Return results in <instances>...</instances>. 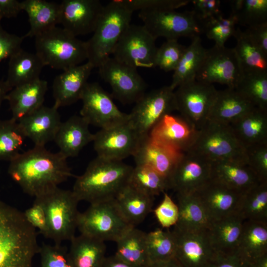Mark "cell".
Returning a JSON list of instances; mask_svg holds the SVG:
<instances>
[{"instance_id":"e575fe53","label":"cell","mask_w":267,"mask_h":267,"mask_svg":"<svg viewBox=\"0 0 267 267\" xmlns=\"http://www.w3.org/2000/svg\"><path fill=\"white\" fill-rule=\"evenodd\" d=\"M179 216L176 225L184 231L207 230L212 222L197 194H177Z\"/></svg>"},{"instance_id":"4dcf8cb0","label":"cell","mask_w":267,"mask_h":267,"mask_svg":"<svg viewBox=\"0 0 267 267\" xmlns=\"http://www.w3.org/2000/svg\"><path fill=\"white\" fill-rule=\"evenodd\" d=\"M22 3L30 24L24 38L35 37L59 24V4L44 0H25Z\"/></svg>"},{"instance_id":"4fadbf2b","label":"cell","mask_w":267,"mask_h":267,"mask_svg":"<svg viewBox=\"0 0 267 267\" xmlns=\"http://www.w3.org/2000/svg\"><path fill=\"white\" fill-rule=\"evenodd\" d=\"M80 116L89 124L101 129L126 123L129 114L121 111L112 96L97 83H89L81 98Z\"/></svg>"},{"instance_id":"f546056e","label":"cell","mask_w":267,"mask_h":267,"mask_svg":"<svg viewBox=\"0 0 267 267\" xmlns=\"http://www.w3.org/2000/svg\"><path fill=\"white\" fill-rule=\"evenodd\" d=\"M255 106L235 89L218 90L207 120L229 125Z\"/></svg>"},{"instance_id":"f907efd6","label":"cell","mask_w":267,"mask_h":267,"mask_svg":"<svg viewBox=\"0 0 267 267\" xmlns=\"http://www.w3.org/2000/svg\"><path fill=\"white\" fill-rule=\"evenodd\" d=\"M128 8L134 11L174 9L188 4L189 0H121Z\"/></svg>"},{"instance_id":"7402d4cb","label":"cell","mask_w":267,"mask_h":267,"mask_svg":"<svg viewBox=\"0 0 267 267\" xmlns=\"http://www.w3.org/2000/svg\"><path fill=\"white\" fill-rule=\"evenodd\" d=\"M58 109L54 105H43L18 121L26 138L31 139L35 146L45 147L54 140L61 123Z\"/></svg>"},{"instance_id":"bcb514c9","label":"cell","mask_w":267,"mask_h":267,"mask_svg":"<svg viewBox=\"0 0 267 267\" xmlns=\"http://www.w3.org/2000/svg\"><path fill=\"white\" fill-rule=\"evenodd\" d=\"M236 24L232 15L225 17L221 12L205 23L203 29L207 38L215 42V45L223 46L229 38L234 36Z\"/></svg>"},{"instance_id":"7a4b0ae2","label":"cell","mask_w":267,"mask_h":267,"mask_svg":"<svg viewBox=\"0 0 267 267\" xmlns=\"http://www.w3.org/2000/svg\"><path fill=\"white\" fill-rule=\"evenodd\" d=\"M40 247L23 213L0 200V267H33Z\"/></svg>"},{"instance_id":"8fae6325","label":"cell","mask_w":267,"mask_h":267,"mask_svg":"<svg viewBox=\"0 0 267 267\" xmlns=\"http://www.w3.org/2000/svg\"><path fill=\"white\" fill-rule=\"evenodd\" d=\"M156 40L143 25L130 24L112 53V57L129 66L152 68L157 50Z\"/></svg>"},{"instance_id":"816d5d0a","label":"cell","mask_w":267,"mask_h":267,"mask_svg":"<svg viewBox=\"0 0 267 267\" xmlns=\"http://www.w3.org/2000/svg\"><path fill=\"white\" fill-rule=\"evenodd\" d=\"M163 198L160 204L154 210L155 217L163 228L175 226L178 219L179 211L177 205L172 198L164 192Z\"/></svg>"},{"instance_id":"30bf717a","label":"cell","mask_w":267,"mask_h":267,"mask_svg":"<svg viewBox=\"0 0 267 267\" xmlns=\"http://www.w3.org/2000/svg\"><path fill=\"white\" fill-rule=\"evenodd\" d=\"M217 92L213 84L195 79L184 82L174 90L176 110L199 129L207 120Z\"/></svg>"},{"instance_id":"484cf974","label":"cell","mask_w":267,"mask_h":267,"mask_svg":"<svg viewBox=\"0 0 267 267\" xmlns=\"http://www.w3.org/2000/svg\"><path fill=\"white\" fill-rule=\"evenodd\" d=\"M47 90V82L40 79L12 88L5 97L11 118L18 122L43 106Z\"/></svg>"},{"instance_id":"91938a15","label":"cell","mask_w":267,"mask_h":267,"mask_svg":"<svg viewBox=\"0 0 267 267\" xmlns=\"http://www.w3.org/2000/svg\"><path fill=\"white\" fill-rule=\"evenodd\" d=\"M102 267H138L130 264L118 258L115 254L106 257Z\"/></svg>"},{"instance_id":"6f0895ef","label":"cell","mask_w":267,"mask_h":267,"mask_svg":"<svg viewBox=\"0 0 267 267\" xmlns=\"http://www.w3.org/2000/svg\"><path fill=\"white\" fill-rule=\"evenodd\" d=\"M208 267H249V263L238 252L229 255L219 254Z\"/></svg>"},{"instance_id":"d6a6232c","label":"cell","mask_w":267,"mask_h":267,"mask_svg":"<svg viewBox=\"0 0 267 267\" xmlns=\"http://www.w3.org/2000/svg\"><path fill=\"white\" fill-rule=\"evenodd\" d=\"M44 66L43 61L36 53L21 48L9 58L7 75L5 81L11 89L32 82L40 79Z\"/></svg>"},{"instance_id":"8992f818","label":"cell","mask_w":267,"mask_h":267,"mask_svg":"<svg viewBox=\"0 0 267 267\" xmlns=\"http://www.w3.org/2000/svg\"><path fill=\"white\" fill-rule=\"evenodd\" d=\"M46 212L48 237L54 244L70 241L75 236L80 202L72 190L57 187L40 196Z\"/></svg>"},{"instance_id":"ab89813d","label":"cell","mask_w":267,"mask_h":267,"mask_svg":"<svg viewBox=\"0 0 267 267\" xmlns=\"http://www.w3.org/2000/svg\"><path fill=\"white\" fill-rule=\"evenodd\" d=\"M234 50L243 72L267 70V56L255 44L244 31L236 29Z\"/></svg>"},{"instance_id":"c3c4849f","label":"cell","mask_w":267,"mask_h":267,"mask_svg":"<svg viewBox=\"0 0 267 267\" xmlns=\"http://www.w3.org/2000/svg\"><path fill=\"white\" fill-rule=\"evenodd\" d=\"M41 267H73L68 251L61 244H43L40 247Z\"/></svg>"},{"instance_id":"3957f363","label":"cell","mask_w":267,"mask_h":267,"mask_svg":"<svg viewBox=\"0 0 267 267\" xmlns=\"http://www.w3.org/2000/svg\"><path fill=\"white\" fill-rule=\"evenodd\" d=\"M132 169L122 161L96 156L77 177L72 191L79 201L90 204L114 199L128 183Z\"/></svg>"},{"instance_id":"b9f144b4","label":"cell","mask_w":267,"mask_h":267,"mask_svg":"<svg viewBox=\"0 0 267 267\" xmlns=\"http://www.w3.org/2000/svg\"><path fill=\"white\" fill-rule=\"evenodd\" d=\"M128 183L153 197L170 189L167 178L152 168L142 165H135L133 167Z\"/></svg>"},{"instance_id":"603a6c76","label":"cell","mask_w":267,"mask_h":267,"mask_svg":"<svg viewBox=\"0 0 267 267\" xmlns=\"http://www.w3.org/2000/svg\"><path fill=\"white\" fill-rule=\"evenodd\" d=\"M93 66L89 62L77 65L57 76L52 84L54 105L58 108L81 100Z\"/></svg>"},{"instance_id":"e0dca14e","label":"cell","mask_w":267,"mask_h":267,"mask_svg":"<svg viewBox=\"0 0 267 267\" xmlns=\"http://www.w3.org/2000/svg\"><path fill=\"white\" fill-rule=\"evenodd\" d=\"M211 162L193 151L181 156L169 179L170 188L177 194L198 191L211 178Z\"/></svg>"},{"instance_id":"ac0fdd59","label":"cell","mask_w":267,"mask_h":267,"mask_svg":"<svg viewBox=\"0 0 267 267\" xmlns=\"http://www.w3.org/2000/svg\"><path fill=\"white\" fill-rule=\"evenodd\" d=\"M207 230L184 231L174 228L175 258L182 267H208L217 258L219 253L213 247Z\"/></svg>"},{"instance_id":"277c9868","label":"cell","mask_w":267,"mask_h":267,"mask_svg":"<svg viewBox=\"0 0 267 267\" xmlns=\"http://www.w3.org/2000/svg\"><path fill=\"white\" fill-rule=\"evenodd\" d=\"M133 11L121 0H113L104 6L93 35L86 41L88 59L98 68L110 57L121 35L131 24Z\"/></svg>"},{"instance_id":"f6af8a7d","label":"cell","mask_w":267,"mask_h":267,"mask_svg":"<svg viewBox=\"0 0 267 267\" xmlns=\"http://www.w3.org/2000/svg\"><path fill=\"white\" fill-rule=\"evenodd\" d=\"M25 138L17 121L0 120V161H10L18 156Z\"/></svg>"},{"instance_id":"8d00e7d4","label":"cell","mask_w":267,"mask_h":267,"mask_svg":"<svg viewBox=\"0 0 267 267\" xmlns=\"http://www.w3.org/2000/svg\"><path fill=\"white\" fill-rule=\"evenodd\" d=\"M237 252L248 262L267 254V222L245 221Z\"/></svg>"},{"instance_id":"f5cc1de1","label":"cell","mask_w":267,"mask_h":267,"mask_svg":"<svg viewBox=\"0 0 267 267\" xmlns=\"http://www.w3.org/2000/svg\"><path fill=\"white\" fill-rule=\"evenodd\" d=\"M27 222L45 238L48 237L47 217L43 202L40 197H35L33 205L23 212Z\"/></svg>"},{"instance_id":"74e56055","label":"cell","mask_w":267,"mask_h":267,"mask_svg":"<svg viewBox=\"0 0 267 267\" xmlns=\"http://www.w3.org/2000/svg\"><path fill=\"white\" fill-rule=\"evenodd\" d=\"M207 49L202 44L200 36L192 39L185 48L174 71L172 81L169 86L174 90L181 84L195 79L196 75L204 60Z\"/></svg>"},{"instance_id":"60d3db41","label":"cell","mask_w":267,"mask_h":267,"mask_svg":"<svg viewBox=\"0 0 267 267\" xmlns=\"http://www.w3.org/2000/svg\"><path fill=\"white\" fill-rule=\"evenodd\" d=\"M235 89L255 107L267 110V70L243 72Z\"/></svg>"},{"instance_id":"83f0119b","label":"cell","mask_w":267,"mask_h":267,"mask_svg":"<svg viewBox=\"0 0 267 267\" xmlns=\"http://www.w3.org/2000/svg\"><path fill=\"white\" fill-rule=\"evenodd\" d=\"M244 221L236 212L212 222L207 232L218 253L229 255L237 252Z\"/></svg>"},{"instance_id":"6125c7cd","label":"cell","mask_w":267,"mask_h":267,"mask_svg":"<svg viewBox=\"0 0 267 267\" xmlns=\"http://www.w3.org/2000/svg\"><path fill=\"white\" fill-rule=\"evenodd\" d=\"M249 263V267H267V254L256 258Z\"/></svg>"},{"instance_id":"1f68e13d","label":"cell","mask_w":267,"mask_h":267,"mask_svg":"<svg viewBox=\"0 0 267 267\" xmlns=\"http://www.w3.org/2000/svg\"><path fill=\"white\" fill-rule=\"evenodd\" d=\"M120 212L132 226L142 222L151 212L154 197L128 183L114 199Z\"/></svg>"},{"instance_id":"9c48e42d","label":"cell","mask_w":267,"mask_h":267,"mask_svg":"<svg viewBox=\"0 0 267 267\" xmlns=\"http://www.w3.org/2000/svg\"><path fill=\"white\" fill-rule=\"evenodd\" d=\"M143 26L156 40L163 37L178 40L180 37L191 39L204 32L192 10L178 12L174 9L139 11Z\"/></svg>"},{"instance_id":"9a60e30c","label":"cell","mask_w":267,"mask_h":267,"mask_svg":"<svg viewBox=\"0 0 267 267\" xmlns=\"http://www.w3.org/2000/svg\"><path fill=\"white\" fill-rule=\"evenodd\" d=\"M101 78L111 87L113 96L123 104L135 103L145 93L146 84L137 69L112 57L98 67Z\"/></svg>"},{"instance_id":"be15d7a7","label":"cell","mask_w":267,"mask_h":267,"mask_svg":"<svg viewBox=\"0 0 267 267\" xmlns=\"http://www.w3.org/2000/svg\"><path fill=\"white\" fill-rule=\"evenodd\" d=\"M11 89L8 86L5 81L0 80V108L3 100H5V97L7 93Z\"/></svg>"},{"instance_id":"52a82bcc","label":"cell","mask_w":267,"mask_h":267,"mask_svg":"<svg viewBox=\"0 0 267 267\" xmlns=\"http://www.w3.org/2000/svg\"><path fill=\"white\" fill-rule=\"evenodd\" d=\"M133 227L114 199L90 204L86 211L80 213L77 222L81 234L103 242H116Z\"/></svg>"},{"instance_id":"6da1fadb","label":"cell","mask_w":267,"mask_h":267,"mask_svg":"<svg viewBox=\"0 0 267 267\" xmlns=\"http://www.w3.org/2000/svg\"><path fill=\"white\" fill-rule=\"evenodd\" d=\"M66 158L36 146L9 161L8 173L26 194L37 197L58 187L72 176Z\"/></svg>"},{"instance_id":"d590c367","label":"cell","mask_w":267,"mask_h":267,"mask_svg":"<svg viewBox=\"0 0 267 267\" xmlns=\"http://www.w3.org/2000/svg\"><path fill=\"white\" fill-rule=\"evenodd\" d=\"M116 243L115 255L120 259L138 267H145L149 264L146 232L133 227Z\"/></svg>"},{"instance_id":"7dc6e473","label":"cell","mask_w":267,"mask_h":267,"mask_svg":"<svg viewBox=\"0 0 267 267\" xmlns=\"http://www.w3.org/2000/svg\"><path fill=\"white\" fill-rule=\"evenodd\" d=\"M185 48V46L180 44L178 40H166L157 48L154 60V67H158L165 72L174 71Z\"/></svg>"},{"instance_id":"7c38bea8","label":"cell","mask_w":267,"mask_h":267,"mask_svg":"<svg viewBox=\"0 0 267 267\" xmlns=\"http://www.w3.org/2000/svg\"><path fill=\"white\" fill-rule=\"evenodd\" d=\"M129 114V123L144 137L168 114L176 110L174 90L169 86L145 93Z\"/></svg>"},{"instance_id":"836d02e7","label":"cell","mask_w":267,"mask_h":267,"mask_svg":"<svg viewBox=\"0 0 267 267\" xmlns=\"http://www.w3.org/2000/svg\"><path fill=\"white\" fill-rule=\"evenodd\" d=\"M70 241L68 255L73 267H102L106 258L104 242L82 234Z\"/></svg>"},{"instance_id":"db71d44e","label":"cell","mask_w":267,"mask_h":267,"mask_svg":"<svg viewBox=\"0 0 267 267\" xmlns=\"http://www.w3.org/2000/svg\"><path fill=\"white\" fill-rule=\"evenodd\" d=\"M24 38L5 31L0 22V62L17 52L21 48Z\"/></svg>"},{"instance_id":"9f6ffc18","label":"cell","mask_w":267,"mask_h":267,"mask_svg":"<svg viewBox=\"0 0 267 267\" xmlns=\"http://www.w3.org/2000/svg\"><path fill=\"white\" fill-rule=\"evenodd\" d=\"M244 32L267 56V22L247 27Z\"/></svg>"},{"instance_id":"681fc988","label":"cell","mask_w":267,"mask_h":267,"mask_svg":"<svg viewBox=\"0 0 267 267\" xmlns=\"http://www.w3.org/2000/svg\"><path fill=\"white\" fill-rule=\"evenodd\" d=\"M246 161L260 182L267 181V143L246 148Z\"/></svg>"},{"instance_id":"2e32d148","label":"cell","mask_w":267,"mask_h":267,"mask_svg":"<svg viewBox=\"0 0 267 267\" xmlns=\"http://www.w3.org/2000/svg\"><path fill=\"white\" fill-rule=\"evenodd\" d=\"M142 138L128 121L100 129L94 134L92 142L97 156L122 161L133 156Z\"/></svg>"},{"instance_id":"94428289","label":"cell","mask_w":267,"mask_h":267,"mask_svg":"<svg viewBox=\"0 0 267 267\" xmlns=\"http://www.w3.org/2000/svg\"><path fill=\"white\" fill-rule=\"evenodd\" d=\"M145 267H182L180 263L174 258L172 259L154 263H150Z\"/></svg>"},{"instance_id":"ba28073f","label":"cell","mask_w":267,"mask_h":267,"mask_svg":"<svg viewBox=\"0 0 267 267\" xmlns=\"http://www.w3.org/2000/svg\"><path fill=\"white\" fill-rule=\"evenodd\" d=\"M190 150L211 162L234 160L246 163V149L238 141L228 124L207 120L198 129Z\"/></svg>"},{"instance_id":"f1b7e54d","label":"cell","mask_w":267,"mask_h":267,"mask_svg":"<svg viewBox=\"0 0 267 267\" xmlns=\"http://www.w3.org/2000/svg\"><path fill=\"white\" fill-rule=\"evenodd\" d=\"M229 125L245 149L267 143V110L255 107Z\"/></svg>"},{"instance_id":"d6986e66","label":"cell","mask_w":267,"mask_h":267,"mask_svg":"<svg viewBox=\"0 0 267 267\" xmlns=\"http://www.w3.org/2000/svg\"><path fill=\"white\" fill-rule=\"evenodd\" d=\"M59 4V24L76 37L94 32L104 6L98 0H64Z\"/></svg>"},{"instance_id":"44dd1931","label":"cell","mask_w":267,"mask_h":267,"mask_svg":"<svg viewBox=\"0 0 267 267\" xmlns=\"http://www.w3.org/2000/svg\"><path fill=\"white\" fill-rule=\"evenodd\" d=\"M195 193L212 222L236 213L242 193L211 178Z\"/></svg>"},{"instance_id":"ffe728a7","label":"cell","mask_w":267,"mask_h":267,"mask_svg":"<svg viewBox=\"0 0 267 267\" xmlns=\"http://www.w3.org/2000/svg\"><path fill=\"white\" fill-rule=\"evenodd\" d=\"M198 129L180 115L168 114L151 130L149 137L154 141L185 153L192 147Z\"/></svg>"},{"instance_id":"7bdbcfd3","label":"cell","mask_w":267,"mask_h":267,"mask_svg":"<svg viewBox=\"0 0 267 267\" xmlns=\"http://www.w3.org/2000/svg\"><path fill=\"white\" fill-rule=\"evenodd\" d=\"M146 246L149 263L175 257L176 242L173 231L157 228L146 233Z\"/></svg>"},{"instance_id":"5bb4252c","label":"cell","mask_w":267,"mask_h":267,"mask_svg":"<svg viewBox=\"0 0 267 267\" xmlns=\"http://www.w3.org/2000/svg\"><path fill=\"white\" fill-rule=\"evenodd\" d=\"M243 73L234 48L215 45L206 50L195 79L208 84L219 83L235 89Z\"/></svg>"},{"instance_id":"d4e9b609","label":"cell","mask_w":267,"mask_h":267,"mask_svg":"<svg viewBox=\"0 0 267 267\" xmlns=\"http://www.w3.org/2000/svg\"><path fill=\"white\" fill-rule=\"evenodd\" d=\"M89 125L81 116L74 115L61 122L53 140L59 152L67 158L77 156L93 141L94 134L90 131Z\"/></svg>"},{"instance_id":"cb8c5ba5","label":"cell","mask_w":267,"mask_h":267,"mask_svg":"<svg viewBox=\"0 0 267 267\" xmlns=\"http://www.w3.org/2000/svg\"><path fill=\"white\" fill-rule=\"evenodd\" d=\"M183 153L154 141L148 135L141 139L133 157L136 165L149 167L169 180Z\"/></svg>"},{"instance_id":"4316f807","label":"cell","mask_w":267,"mask_h":267,"mask_svg":"<svg viewBox=\"0 0 267 267\" xmlns=\"http://www.w3.org/2000/svg\"><path fill=\"white\" fill-rule=\"evenodd\" d=\"M211 179L243 193L261 182L243 161L220 160L211 162Z\"/></svg>"},{"instance_id":"5b68a950","label":"cell","mask_w":267,"mask_h":267,"mask_svg":"<svg viewBox=\"0 0 267 267\" xmlns=\"http://www.w3.org/2000/svg\"><path fill=\"white\" fill-rule=\"evenodd\" d=\"M36 53L44 66L64 71L88 59L86 42L54 27L35 37Z\"/></svg>"},{"instance_id":"680465c9","label":"cell","mask_w":267,"mask_h":267,"mask_svg":"<svg viewBox=\"0 0 267 267\" xmlns=\"http://www.w3.org/2000/svg\"><path fill=\"white\" fill-rule=\"evenodd\" d=\"M22 10V1L17 0H0V22L3 18L16 17Z\"/></svg>"},{"instance_id":"11a10c76","label":"cell","mask_w":267,"mask_h":267,"mask_svg":"<svg viewBox=\"0 0 267 267\" xmlns=\"http://www.w3.org/2000/svg\"><path fill=\"white\" fill-rule=\"evenodd\" d=\"M191 2L193 5L192 11L200 23H205L221 13L219 0H193Z\"/></svg>"},{"instance_id":"ee69618b","label":"cell","mask_w":267,"mask_h":267,"mask_svg":"<svg viewBox=\"0 0 267 267\" xmlns=\"http://www.w3.org/2000/svg\"><path fill=\"white\" fill-rule=\"evenodd\" d=\"M231 13L237 24L247 28L267 22V0L229 1Z\"/></svg>"},{"instance_id":"f35d334b","label":"cell","mask_w":267,"mask_h":267,"mask_svg":"<svg viewBox=\"0 0 267 267\" xmlns=\"http://www.w3.org/2000/svg\"><path fill=\"white\" fill-rule=\"evenodd\" d=\"M237 213L244 221L267 222V181L242 193Z\"/></svg>"}]
</instances>
